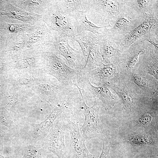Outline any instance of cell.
I'll return each mask as SVG.
<instances>
[{"mask_svg":"<svg viewBox=\"0 0 158 158\" xmlns=\"http://www.w3.org/2000/svg\"><path fill=\"white\" fill-rule=\"evenodd\" d=\"M118 57L112 60L110 63H103L99 66L86 74L91 84L96 86H107L121 76L122 73L120 68Z\"/></svg>","mask_w":158,"mask_h":158,"instance_id":"14","label":"cell"},{"mask_svg":"<svg viewBox=\"0 0 158 158\" xmlns=\"http://www.w3.org/2000/svg\"><path fill=\"white\" fill-rule=\"evenodd\" d=\"M51 0H9L12 4L24 11L34 14L42 15L49 7Z\"/></svg>","mask_w":158,"mask_h":158,"instance_id":"21","label":"cell"},{"mask_svg":"<svg viewBox=\"0 0 158 158\" xmlns=\"http://www.w3.org/2000/svg\"><path fill=\"white\" fill-rule=\"evenodd\" d=\"M149 43L142 39L132 44L118 57L120 68L123 74L131 71L138 62L139 56L144 53Z\"/></svg>","mask_w":158,"mask_h":158,"instance_id":"17","label":"cell"},{"mask_svg":"<svg viewBox=\"0 0 158 158\" xmlns=\"http://www.w3.org/2000/svg\"><path fill=\"white\" fill-rule=\"evenodd\" d=\"M2 26L11 40L10 42L18 37L30 34L38 26H32L26 23H9L2 21Z\"/></svg>","mask_w":158,"mask_h":158,"instance_id":"22","label":"cell"},{"mask_svg":"<svg viewBox=\"0 0 158 158\" xmlns=\"http://www.w3.org/2000/svg\"><path fill=\"white\" fill-rule=\"evenodd\" d=\"M11 56L13 67L16 69H24L45 64L40 48L28 49Z\"/></svg>","mask_w":158,"mask_h":158,"instance_id":"20","label":"cell"},{"mask_svg":"<svg viewBox=\"0 0 158 158\" xmlns=\"http://www.w3.org/2000/svg\"><path fill=\"white\" fill-rule=\"evenodd\" d=\"M158 51L150 44L145 51L139 57L133 68L136 72L148 74L158 80Z\"/></svg>","mask_w":158,"mask_h":158,"instance_id":"19","label":"cell"},{"mask_svg":"<svg viewBox=\"0 0 158 158\" xmlns=\"http://www.w3.org/2000/svg\"><path fill=\"white\" fill-rule=\"evenodd\" d=\"M0 158H14L10 155L7 152H0Z\"/></svg>","mask_w":158,"mask_h":158,"instance_id":"35","label":"cell"},{"mask_svg":"<svg viewBox=\"0 0 158 158\" xmlns=\"http://www.w3.org/2000/svg\"><path fill=\"white\" fill-rule=\"evenodd\" d=\"M143 15H140L133 9L127 0L125 7L118 14L114 26L110 28L105 27V30L110 36L119 42L141 23Z\"/></svg>","mask_w":158,"mask_h":158,"instance_id":"7","label":"cell"},{"mask_svg":"<svg viewBox=\"0 0 158 158\" xmlns=\"http://www.w3.org/2000/svg\"><path fill=\"white\" fill-rule=\"evenodd\" d=\"M76 82L82 91L87 93L94 99L99 101L106 110L111 109L119 102L118 97L113 94L105 85L96 86L90 82L86 75H78Z\"/></svg>","mask_w":158,"mask_h":158,"instance_id":"9","label":"cell"},{"mask_svg":"<svg viewBox=\"0 0 158 158\" xmlns=\"http://www.w3.org/2000/svg\"><path fill=\"white\" fill-rule=\"evenodd\" d=\"M123 140L127 143L134 146L152 145L155 144L154 140L145 134L132 133L128 135Z\"/></svg>","mask_w":158,"mask_h":158,"instance_id":"27","label":"cell"},{"mask_svg":"<svg viewBox=\"0 0 158 158\" xmlns=\"http://www.w3.org/2000/svg\"><path fill=\"white\" fill-rule=\"evenodd\" d=\"M72 103L71 98L66 96L63 102L56 105L49 116L38 124H32V129L29 133L30 140L37 142L43 139L53 127L56 120L61 116Z\"/></svg>","mask_w":158,"mask_h":158,"instance_id":"12","label":"cell"},{"mask_svg":"<svg viewBox=\"0 0 158 158\" xmlns=\"http://www.w3.org/2000/svg\"><path fill=\"white\" fill-rule=\"evenodd\" d=\"M102 140L103 147L101 154L99 158H111L110 147L109 142L106 138Z\"/></svg>","mask_w":158,"mask_h":158,"instance_id":"32","label":"cell"},{"mask_svg":"<svg viewBox=\"0 0 158 158\" xmlns=\"http://www.w3.org/2000/svg\"><path fill=\"white\" fill-rule=\"evenodd\" d=\"M123 77L127 85L143 97L150 99L158 94V80L150 74L138 73L133 69L123 74Z\"/></svg>","mask_w":158,"mask_h":158,"instance_id":"10","label":"cell"},{"mask_svg":"<svg viewBox=\"0 0 158 158\" xmlns=\"http://www.w3.org/2000/svg\"><path fill=\"white\" fill-rule=\"evenodd\" d=\"M0 123L6 126L9 130L10 135L18 137L19 134V128L13 121L9 113L6 111L0 113Z\"/></svg>","mask_w":158,"mask_h":158,"instance_id":"29","label":"cell"},{"mask_svg":"<svg viewBox=\"0 0 158 158\" xmlns=\"http://www.w3.org/2000/svg\"><path fill=\"white\" fill-rule=\"evenodd\" d=\"M141 39L152 45L158 51V30L151 32Z\"/></svg>","mask_w":158,"mask_h":158,"instance_id":"31","label":"cell"},{"mask_svg":"<svg viewBox=\"0 0 158 158\" xmlns=\"http://www.w3.org/2000/svg\"><path fill=\"white\" fill-rule=\"evenodd\" d=\"M40 49L45 61V65L41 69L43 72L54 77L65 87L75 85L79 71L70 67L59 57L55 53L54 45L51 43L42 46Z\"/></svg>","mask_w":158,"mask_h":158,"instance_id":"2","label":"cell"},{"mask_svg":"<svg viewBox=\"0 0 158 158\" xmlns=\"http://www.w3.org/2000/svg\"><path fill=\"white\" fill-rule=\"evenodd\" d=\"M42 21L49 29L57 31L58 35L72 40L75 35V15L65 13L60 8L56 0H52L42 16Z\"/></svg>","mask_w":158,"mask_h":158,"instance_id":"4","label":"cell"},{"mask_svg":"<svg viewBox=\"0 0 158 158\" xmlns=\"http://www.w3.org/2000/svg\"><path fill=\"white\" fill-rule=\"evenodd\" d=\"M75 35L84 31L90 32L95 35H97L99 33V30L100 28L107 27L97 26L89 20L85 11H78L75 14Z\"/></svg>","mask_w":158,"mask_h":158,"instance_id":"23","label":"cell"},{"mask_svg":"<svg viewBox=\"0 0 158 158\" xmlns=\"http://www.w3.org/2000/svg\"><path fill=\"white\" fill-rule=\"evenodd\" d=\"M79 92L81 98L80 103V109L85 116L84 123L81 128L82 136L86 141L94 138H97L102 140L106 138L99 116L100 106L99 101L94 99L93 105L88 107L85 103L81 92Z\"/></svg>","mask_w":158,"mask_h":158,"instance_id":"5","label":"cell"},{"mask_svg":"<svg viewBox=\"0 0 158 158\" xmlns=\"http://www.w3.org/2000/svg\"><path fill=\"white\" fill-rule=\"evenodd\" d=\"M42 152L38 143L30 140L24 146V152L22 158H42Z\"/></svg>","mask_w":158,"mask_h":158,"instance_id":"30","label":"cell"},{"mask_svg":"<svg viewBox=\"0 0 158 158\" xmlns=\"http://www.w3.org/2000/svg\"><path fill=\"white\" fill-rule=\"evenodd\" d=\"M61 10L64 13L75 15L78 11H82L83 0H56Z\"/></svg>","mask_w":158,"mask_h":158,"instance_id":"28","label":"cell"},{"mask_svg":"<svg viewBox=\"0 0 158 158\" xmlns=\"http://www.w3.org/2000/svg\"><path fill=\"white\" fill-rule=\"evenodd\" d=\"M69 40L57 35L52 38L50 43L53 44L56 54L63 56L69 66L80 71L85 63L84 57L82 51H77L70 46Z\"/></svg>","mask_w":158,"mask_h":158,"instance_id":"13","label":"cell"},{"mask_svg":"<svg viewBox=\"0 0 158 158\" xmlns=\"http://www.w3.org/2000/svg\"><path fill=\"white\" fill-rule=\"evenodd\" d=\"M42 158H43V157H42Z\"/></svg>","mask_w":158,"mask_h":158,"instance_id":"36","label":"cell"},{"mask_svg":"<svg viewBox=\"0 0 158 158\" xmlns=\"http://www.w3.org/2000/svg\"><path fill=\"white\" fill-rule=\"evenodd\" d=\"M158 96L156 95L142 103L131 115L136 126L147 128L157 121Z\"/></svg>","mask_w":158,"mask_h":158,"instance_id":"16","label":"cell"},{"mask_svg":"<svg viewBox=\"0 0 158 158\" xmlns=\"http://www.w3.org/2000/svg\"><path fill=\"white\" fill-rule=\"evenodd\" d=\"M34 80V78L31 76H24L20 78L18 81L20 84L24 85L30 83Z\"/></svg>","mask_w":158,"mask_h":158,"instance_id":"34","label":"cell"},{"mask_svg":"<svg viewBox=\"0 0 158 158\" xmlns=\"http://www.w3.org/2000/svg\"><path fill=\"white\" fill-rule=\"evenodd\" d=\"M103 63L99 46L96 44L89 51L85 64L79 71V75H85L91 71L101 65Z\"/></svg>","mask_w":158,"mask_h":158,"instance_id":"25","label":"cell"},{"mask_svg":"<svg viewBox=\"0 0 158 158\" xmlns=\"http://www.w3.org/2000/svg\"><path fill=\"white\" fill-rule=\"evenodd\" d=\"M128 0L129 4L133 9L141 16L158 7L157 0Z\"/></svg>","mask_w":158,"mask_h":158,"instance_id":"26","label":"cell"},{"mask_svg":"<svg viewBox=\"0 0 158 158\" xmlns=\"http://www.w3.org/2000/svg\"><path fill=\"white\" fill-rule=\"evenodd\" d=\"M80 109L79 104L73 103L63 113L66 131L70 135L71 150L75 158H94L85 145V139L81 135L79 126V115Z\"/></svg>","mask_w":158,"mask_h":158,"instance_id":"3","label":"cell"},{"mask_svg":"<svg viewBox=\"0 0 158 158\" xmlns=\"http://www.w3.org/2000/svg\"><path fill=\"white\" fill-rule=\"evenodd\" d=\"M127 0H85L82 11L88 20L99 27H112L119 13L125 7Z\"/></svg>","mask_w":158,"mask_h":158,"instance_id":"1","label":"cell"},{"mask_svg":"<svg viewBox=\"0 0 158 158\" xmlns=\"http://www.w3.org/2000/svg\"><path fill=\"white\" fill-rule=\"evenodd\" d=\"M158 30V7L145 14L141 23L119 41V49L122 52L136 40L148 33Z\"/></svg>","mask_w":158,"mask_h":158,"instance_id":"8","label":"cell"},{"mask_svg":"<svg viewBox=\"0 0 158 158\" xmlns=\"http://www.w3.org/2000/svg\"><path fill=\"white\" fill-rule=\"evenodd\" d=\"M72 41H75L79 44L86 62L91 47L97 44V40L96 35L88 31H84L75 35Z\"/></svg>","mask_w":158,"mask_h":158,"instance_id":"24","label":"cell"},{"mask_svg":"<svg viewBox=\"0 0 158 158\" xmlns=\"http://www.w3.org/2000/svg\"><path fill=\"white\" fill-rule=\"evenodd\" d=\"M5 103L9 107L13 108L19 103L18 100L13 96L10 95L8 96L5 99Z\"/></svg>","mask_w":158,"mask_h":158,"instance_id":"33","label":"cell"},{"mask_svg":"<svg viewBox=\"0 0 158 158\" xmlns=\"http://www.w3.org/2000/svg\"><path fill=\"white\" fill-rule=\"evenodd\" d=\"M104 28H100L99 33L96 35L103 62L108 64L112 59L120 56L122 52L119 49V43L107 33Z\"/></svg>","mask_w":158,"mask_h":158,"instance_id":"18","label":"cell"},{"mask_svg":"<svg viewBox=\"0 0 158 158\" xmlns=\"http://www.w3.org/2000/svg\"><path fill=\"white\" fill-rule=\"evenodd\" d=\"M107 86L116 92L125 111L130 115L141 104L150 99L136 93L127 85L122 75L109 83Z\"/></svg>","mask_w":158,"mask_h":158,"instance_id":"11","label":"cell"},{"mask_svg":"<svg viewBox=\"0 0 158 158\" xmlns=\"http://www.w3.org/2000/svg\"><path fill=\"white\" fill-rule=\"evenodd\" d=\"M54 31L50 30L42 22L32 33L18 36L16 40L21 49L25 50L30 48H40L50 43L55 35Z\"/></svg>","mask_w":158,"mask_h":158,"instance_id":"15","label":"cell"},{"mask_svg":"<svg viewBox=\"0 0 158 158\" xmlns=\"http://www.w3.org/2000/svg\"><path fill=\"white\" fill-rule=\"evenodd\" d=\"M66 131L65 120L61 115L56 120L53 127L47 135L37 142L42 151L51 152L59 158H70V154L65 142Z\"/></svg>","mask_w":158,"mask_h":158,"instance_id":"6","label":"cell"}]
</instances>
